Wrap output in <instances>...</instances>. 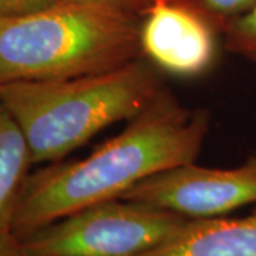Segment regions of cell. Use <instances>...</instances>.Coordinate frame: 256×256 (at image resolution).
<instances>
[{
	"instance_id": "1",
	"label": "cell",
	"mask_w": 256,
	"mask_h": 256,
	"mask_svg": "<svg viewBox=\"0 0 256 256\" xmlns=\"http://www.w3.org/2000/svg\"><path fill=\"white\" fill-rule=\"evenodd\" d=\"M208 131V111L185 108L164 90L90 156L28 175L12 230L26 236L87 206L122 198L152 175L195 162Z\"/></svg>"
},
{
	"instance_id": "2",
	"label": "cell",
	"mask_w": 256,
	"mask_h": 256,
	"mask_svg": "<svg viewBox=\"0 0 256 256\" xmlns=\"http://www.w3.org/2000/svg\"><path fill=\"white\" fill-rule=\"evenodd\" d=\"M144 56L104 73L0 86V106L28 140L33 164L60 160L101 130L132 120L164 92Z\"/></svg>"
},
{
	"instance_id": "3",
	"label": "cell",
	"mask_w": 256,
	"mask_h": 256,
	"mask_svg": "<svg viewBox=\"0 0 256 256\" xmlns=\"http://www.w3.org/2000/svg\"><path fill=\"white\" fill-rule=\"evenodd\" d=\"M141 14L57 2L23 18H0V86L104 73L141 57Z\"/></svg>"
},
{
	"instance_id": "4",
	"label": "cell",
	"mask_w": 256,
	"mask_h": 256,
	"mask_svg": "<svg viewBox=\"0 0 256 256\" xmlns=\"http://www.w3.org/2000/svg\"><path fill=\"white\" fill-rule=\"evenodd\" d=\"M190 218L142 202L111 200L22 236L26 256H136L162 245Z\"/></svg>"
},
{
	"instance_id": "5",
	"label": "cell",
	"mask_w": 256,
	"mask_h": 256,
	"mask_svg": "<svg viewBox=\"0 0 256 256\" xmlns=\"http://www.w3.org/2000/svg\"><path fill=\"white\" fill-rule=\"evenodd\" d=\"M122 200L171 210L190 220L225 216L256 205V151L232 168L180 165L132 186Z\"/></svg>"
},
{
	"instance_id": "6",
	"label": "cell",
	"mask_w": 256,
	"mask_h": 256,
	"mask_svg": "<svg viewBox=\"0 0 256 256\" xmlns=\"http://www.w3.org/2000/svg\"><path fill=\"white\" fill-rule=\"evenodd\" d=\"M220 33L190 6L156 0L144 12L140 30L141 53L162 73L198 77L216 57Z\"/></svg>"
},
{
	"instance_id": "7",
	"label": "cell",
	"mask_w": 256,
	"mask_h": 256,
	"mask_svg": "<svg viewBox=\"0 0 256 256\" xmlns=\"http://www.w3.org/2000/svg\"><path fill=\"white\" fill-rule=\"evenodd\" d=\"M136 256H256V205L239 218L190 220L162 245Z\"/></svg>"
},
{
	"instance_id": "8",
	"label": "cell",
	"mask_w": 256,
	"mask_h": 256,
	"mask_svg": "<svg viewBox=\"0 0 256 256\" xmlns=\"http://www.w3.org/2000/svg\"><path fill=\"white\" fill-rule=\"evenodd\" d=\"M33 164L28 140L16 120L0 106V229H10L18 198Z\"/></svg>"
},
{
	"instance_id": "9",
	"label": "cell",
	"mask_w": 256,
	"mask_h": 256,
	"mask_svg": "<svg viewBox=\"0 0 256 256\" xmlns=\"http://www.w3.org/2000/svg\"><path fill=\"white\" fill-rule=\"evenodd\" d=\"M210 23L220 34L229 24L245 14L256 4V0H182Z\"/></svg>"
},
{
	"instance_id": "10",
	"label": "cell",
	"mask_w": 256,
	"mask_h": 256,
	"mask_svg": "<svg viewBox=\"0 0 256 256\" xmlns=\"http://www.w3.org/2000/svg\"><path fill=\"white\" fill-rule=\"evenodd\" d=\"M224 46L256 67V4L224 30Z\"/></svg>"
},
{
	"instance_id": "11",
	"label": "cell",
	"mask_w": 256,
	"mask_h": 256,
	"mask_svg": "<svg viewBox=\"0 0 256 256\" xmlns=\"http://www.w3.org/2000/svg\"><path fill=\"white\" fill-rule=\"evenodd\" d=\"M57 0H0V18H23L46 10Z\"/></svg>"
},
{
	"instance_id": "12",
	"label": "cell",
	"mask_w": 256,
	"mask_h": 256,
	"mask_svg": "<svg viewBox=\"0 0 256 256\" xmlns=\"http://www.w3.org/2000/svg\"><path fill=\"white\" fill-rule=\"evenodd\" d=\"M57 2H70V3H90V4H101V6H110L116 9H122L137 13V14H144L146 12L154 2L156 0H57Z\"/></svg>"
},
{
	"instance_id": "13",
	"label": "cell",
	"mask_w": 256,
	"mask_h": 256,
	"mask_svg": "<svg viewBox=\"0 0 256 256\" xmlns=\"http://www.w3.org/2000/svg\"><path fill=\"white\" fill-rule=\"evenodd\" d=\"M0 256H26L22 240L10 229H0Z\"/></svg>"
},
{
	"instance_id": "14",
	"label": "cell",
	"mask_w": 256,
	"mask_h": 256,
	"mask_svg": "<svg viewBox=\"0 0 256 256\" xmlns=\"http://www.w3.org/2000/svg\"><path fill=\"white\" fill-rule=\"evenodd\" d=\"M171 2H182V0H171Z\"/></svg>"
}]
</instances>
